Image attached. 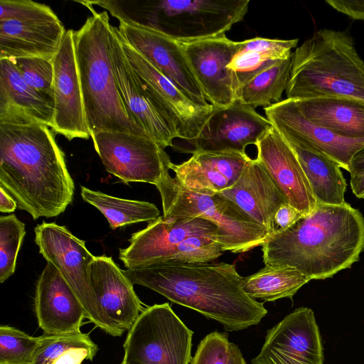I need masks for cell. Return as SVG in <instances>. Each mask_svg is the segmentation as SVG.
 <instances>
[{
  "label": "cell",
  "mask_w": 364,
  "mask_h": 364,
  "mask_svg": "<svg viewBox=\"0 0 364 364\" xmlns=\"http://www.w3.org/2000/svg\"><path fill=\"white\" fill-rule=\"evenodd\" d=\"M0 188L34 220L63 213L75 185L48 127L20 115L0 117Z\"/></svg>",
  "instance_id": "1"
},
{
  "label": "cell",
  "mask_w": 364,
  "mask_h": 364,
  "mask_svg": "<svg viewBox=\"0 0 364 364\" xmlns=\"http://www.w3.org/2000/svg\"><path fill=\"white\" fill-rule=\"evenodd\" d=\"M133 284L147 287L173 303L196 311L237 331L259 324L267 315L263 302L242 289L233 264L165 262L123 270Z\"/></svg>",
  "instance_id": "2"
},
{
  "label": "cell",
  "mask_w": 364,
  "mask_h": 364,
  "mask_svg": "<svg viewBox=\"0 0 364 364\" xmlns=\"http://www.w3.org/2000/svg\"><path fill=\"white\" fill-rule=\"evenodd\" d=\"M364 250V218L346 202L317 204L262 245L265 265L293 267L311 279L332 277L358 261Z\"/></svg>",
  "instance_id": "3"
},
{
  "label": "cell",
  "mask_w": 364,
  "mask_h": 364,
  "mask_svg": "<svg viewBox=\"0 0 364 364\" xmlns=\"http://www.w3.org/2000/svg\"><path fill=\"white\" fill-rule=\"evenodd\" d=\"M80 3L92 14L79 30L74 31L76 63L90 136L101 132L149 136L130 121L120 98L113 70L112 26L107 12L97 13L85 1Z\"/></svg>",
  "instance_id": "4"
},
{
  "label": "cell",
  "mask_w": 364,
  "mask_h": 364,
  "mask_svg": "<svg viewBox=\"0 0 364 364\" xmlns=\"http://www.w3.org/2000/svg\"><path fill=\"white\" fill-rule=\"evenodd\" d=\"M287 99L348 97L364 101V60L346 31H315L292 53Z\"/></svg>",
  "instance_id": "5"
},
{
  "label": "cell",
  "mask_w": 364,
  "mask_h": 364,
  "mask_svg": "<svg viewBox=\"0 0 364 364\" xmlns=\"http://www.w3.org/2000/svg\"><path fill=\"white\" fill-rule=\"evenodd\" d=\"M92 1L119 21H132L156 30L178 42L225 34L241 21L250 0H161L129 2Z\"/></svg>",
  "instance_id": "6"
},
{
  "label": "cell",
  "mask_w": 364,
  "mask_h": 364,
  "mask_svg": "<svg viewBox=\"0 0 364 364\" xmlns=\"http://www.w3.org/2000/svg\"><path fill=\"white\" fill-rule=\"evenodd\" d=\"M129 245L119 250V258L127 269L171 262H209L223 252L219 228L200 218H164L132 234Z\"/></svg>",
  "instance_id": "7"
},
{
  "label": "cell",
  "mask_w": 364,
  "mask_h": 364,
  "mask_svg": "<svg viewBox=\"0 0 364 364\" xmlns=\"http://www.w3.org/2000/svg\"><path fill=\"white\" fill-rule=\"evenodd\" d=\"M166 168L156 185L164 218H200L219 228V243L223 252H247L262 245L270 235L262 227L218 193L203 194L182 186Z\"/></svg>",
  "instance_id": "8"
},
{
  "label": "cell",
  "mask_w": 364,
  "mask_h": 364,
  "mask_svg": "<svg viewBox=\"0 0 364 364\" xmlns=\"http://www.w3.org/2000/svg\"><path fill=\"white\" fill-rule=\"evenodd\" d=\"M193 334L168 303L148 306L128 331L122 364H189Z\"/></svg>",
  "instance_id": "9"
},
{
  "label": "cell",
  "mask_w": 364,
  "mask_h": 364,
  "mask_svg": "<svg viewBox=\"0 0 364 364\" xmlns=\"http://www.w3.org/2000/svg\"><path fill=\"white\" fill-rule=\"evenodd\" d=\"M34 232L39 253L60 272L80 301L86 318L109 334L88 274V267L95 256L87 249L85 241L55 223L43 222L36 225Z\"/></svg>",
  "instance_id": "10"
},
{
  "label": "cell",
  "mask_w": 364,
  "mask_h": 364,
  "mask_svg": "<svg viewBox=\"0 0 364 364\" xmlns=\"http://www.w3.org/2000/svg\"><path fill=\"white\" fill-rule=\"evenodd\" d=\"M112 58L120 98L130 121L161 147L173 146L178 129L149 85L130 65L117 27L112 26Z\"/></svg>",
  "instance_id": "11"
},
{
  "label": "cell",
  "mask_w": 364,
  "mask_h": 364,
  "mask_svg": "<svg viewBox=\"0 0 364 364\" xmlns=\"http://www.w3.org/2000/svg\"><path fill=\"white\" fill-rule=\"evenodd\" d=\"M91 138L106 171L125 183L156 186L171 162L164 149L149 136L101 132Z\"/></svg>",
  "instance_id": "12"
},
{
  "label": "cell",
  "mask_w": 364,
  "mask_h": 364,
  "mask_svg": "<svg viewBox=\"0 0 364 364\" xmlns=\"http://www.w3.org/2000/svg\"><path fill=\"white\" fill-rule=\"evenodd\" d=\"M252 364H323L318 326L314 311L300 307L269 329Z\"/></svg>",
  "instance_id": "13"
},
{
  "label": "cell",
  "mask_w": 364,
  "mask_h": 364,
  "mask_svg": "<svg viewBox=\"0 0 364 364\" xmlns=\"http://www.w3.org/2000/svg\"><path fill=\"white\" fill-rule=\"evenodd\" d=\"M118 31L127 44L143 55L194 103L207 102L188 65L181 43L151 28L119 21Z\"/></svg>",
  "instance_id": "14"
},
{
  "label": "cell",
  "mask_w": 364,
  "mask_h": 364,
  "mask_svg": "<svg viewBox=\"0 0 364 364\" xmlns=\"http://www.w3.org/2000/svg\"><path fill=\"white\" fill-rule=\"evenodd\" d=\"M272 127L255 108L238 100L227 107H214L199 135L188 142L194 151H238L256 145Z\"/></svg>",
  "instance_id": "15"
},
{
  "label": "cell",
  "mask_w": 364,
  "mask_h": 364,
  "mask_svg": "<svg viewBox=\"0 0 364 364\" xmlns=\"http://www.w3.org/2000/svg\"><path fill=\"white\" fill-rule=\"evenodd\" d=\"M180 43L207 102L223 107L236 101L233 75L228 65L237 50L238 41L223 34Z\"/></svg>",
  "instance_id": "16"
},
{
  "label": "cell",
  "mask_w": 364,
  "mask_h": 364,
  "mask_svg": "<svg viewBox=\"0 0 364 364\" xmlns=\"http://www.w3.org/2000/svg\"><path fill=\"white\" fill-rule=\"evenodd\" d=\"M92 288L109 335L129 331L144 311L133 284L111 257H95L88 267Z\"/></svg>",
  "instance_id": "17"
},
{
  "label": "cell",
  "mask_w": 364,
  "mask_h": 364,
  "mask_svg": "<svg viewBox=\"0 0 364 364\" xmlns=\"http://www.w3.org/2000/svg\"><path fill=\"white\" fill-rule=\"evenodd\" d=\"M54 68V115L52 129L67 139H87V127L79 79L74 31H66L53 59Z\"/></svg>",
  "instance_id": "18"
},
{
  "label": "cell",
  "mask_w": 364,
  "mask_h": 364,
  "mask_svg": "<svg viewBox=\"0 0 364 364\" xmlns=\"http://www.w3.org/2000/svg\"><path fill=\"white\" fill-rule=\"evenodd\" d=\"M257 157L287 202L306 215L316 206L309 181L289 143L273 125L256 144Z\"/></svg>",
  "instance_id": "19"
},
{
  "label": "cell",
  "mask_w": 364,
  "mask_h": 364,
  "mask_svg": "<svg viewBox=\"0 0 364 364\" xmlns=\"http://www.w3.org/2000/svg\"><path fill=\"white\" fill-rule=\"evenodd\" d=\"M264 112L279 132L327 156L348 171L352 157L364 146V139L343 138L313 124L292 100L285 99L265 107Z\"/></svg>",
  "instance_id": "20"
},
{
  "label": "cell",
  "mask_w": 364,
  "mask_h": 364,
  "mask_svg": "<svg viewBox=\"0 0 364 364\" xmlns=\"http://www.w3.org/2000/svg\"><path fill=\"white\" fill-rule=\"evenodd\" d=\"M120 39L130 65L152 89L176 124L179 139L186 142L196 139L210 115L213 106L205 107L194 103L121 36Z\"/></svg>",
  "instance_id": "21"
},
{
  "label": "cell",
  "mask_w": 364,
  "mask_h": 364,
  "mask_svg": "<svg viewBox=\"0 0 364 364\" xmlns=\"http://www.w3.org/2000/svg\"><path fill=\"white\" fill-rule=\"evenodd\" d=\"M34 309L38 326L46 334L80 331L86 318L78 298L50 262H47L37 281Z\"/></svg>",
  "instance_id": "22"
},
{
  "label": "cell",
  "mask_w": 364,
  "mask_h": 364,
  "mask_svg": "<svg viewBox=\"0 0 364 364\" xmlns=\"http://www.w3.org/2000/svg\"><path fill=\"white\" fill-rule=\"evenodd\" d=\"M187 161L168 168L185 188L213 195L220 193L237 181L251 159L238 151H194Z\"/></svg>",
  "instance_id": "23"
},
{
  "label": "cell",
  "mask_w": 364,
  "mask_h": 364,
  "mask_svg": "<svg viewBox=\"0 0 364 364\" xmlns=\"http://www.w3.org/2000/svg\"><path fill=\"white\" fill-rule=\"evenodd\" d=\"M218 194L264 228L270 235L274 233V214L287 202L256 159H251L232 186Z\"/></svg>",
  "instance_id": "24"
},
{
  "label": "cell",
  "mask_w": 364,
  "mask_h": 364,
  "mask_svg": "<svg viewBox=\"0 0 364 364\" xmlns=\"http://www.w3.org/2000/svg\"><path fill=\"white\" fill-rule=\"evenodd\" d=\"M65 32L59 18L0 21V58L53 60Z\"/></svg>",
  "instance_id": "25"
},
{
  "label": "cell",
  "mask_w": 364,
  "mask_h": 364,
  "mask_svg": "<svg viewBox=\"0 0 364 364\" xmlns=\"http://www.w3.org/2000/svg\"><path fill=\"white\" fill-rule=\"evenodd\" d=\"M294 101L313 124L343 138L364 139V101L336 96Z\"/></svg>",
  "instance_id": "26"
},
{
  "label": "cell",
  "mask_w": 364,
  "mask_h": 364,
  "mask_svg": "<svg viewBox=\"0 0 364 364\" xmlns=\"http://www.w3.org/2000/svg\"><path fill=\"white\" fill-rule=\"evenodd\" d=\"M30 117L52 128L54 104L28 85L14 63L0 58V116Z\"/></svg>",
  "instance_id": "27"
},
{
  "label": "cell",
  "mask_w": 364,
  "mask_h": 364,
  "mask_svg": "<svg viewBox=\"0 0 364 364\" xmlns=\"http://www.w3.org/2000/svg\"><path fill=\"white\" fill-rule=\"evenodd\" d=\"M281 134L295 152L317 204H344L346 182L341 167L327 156L285 134Z\"/></svg>",
  "instance_id": "28"
},
{
  "label": "cell",
  "mask_w": 364,
  "mask_h": 364,
  "mask_svg": "<svg viewBox=\"0 0 364 364\" xmlns=\"http://www.w3.org/2000/svg\"><path fill=\"white\" fill-rule=\"evenodd\" d=\"M298 39H272L256 37L238 41L237 50L228 65L231 71L235 95L241 86L270 63L289 58Z\"/></svg>",
  "instance_id": "29"
},
{
  "label": "cell",
  "mask_w": 364,
  "mask_h": 364,
  "mask_svg": "<svg viewBox=\"0 0 364 364\" xmlns=\"http://www.w3.org/2000/svg\"><path fill=\"white\" fill-rule=\"evenodd\" d=\"M311 279L297 269L282 265H265L258 272L243 277V291L254 299L274 301L291 298Z\"/></svg>",
  "instance_id": "30"
},
{
  "label": "cell",
  "mask_w": 364,
  "mask_h": 364,
  "mask_svg": "<svg viewBox=\"0 0 364 364\" xmlns=\"http://www.w3.org/2000/svg\"><path fill=\"white\" fill-rule=\"evenodd\" d=\"M291 65L292 54L263 68L241 86L236 100L254 108H265L279 102L287 87Z\"/></svg>",
  "instance_id": "31"
},
{
  "label": "cell",
  "mask_w": 364,
  "mask_h": 364,
  "mask_svg": "<svg viewBox=\"0 0 364 364\" xmlns=\"http://www.w3.org/2000/svg\"><path fill=\"white\" fill-rule=\"evenodd\" d=\"M99 348L81 331L38 336L33 364H82L92 360Z\"/></svg>",
  "instance_id": "32"
},
{
  "label": "cell",
  "mask_w": 364,
  "mask_h": 364,
  "mask_svg": "<svg viewBox=\"0 0 364 364\" xmlns=\"http://www.w3.org/2000/svg\"><path fill=\"white\" fill-rule=\"evenodd\" d=\"M81 196L104 215L112 230L139 222L149 223L161 216L149 202L117 198L85 186H81Z\"/></svg>",
  "instance_id": "33"
},
{
  "label": "cell",
  "mask_w": 364,
  "mask_h": 364,
  "mask_svg": "<svg viewBox=\"0 0 364 364\" xmlns=\"http://www.w3.org/2000/svg\"><path fill=\"white\" fill-rule=\"evenodd\" d=\"M26 234L25 224L14 214L0 217V282L15 272L19 249Z\"/></svg>",
  "instance_id": "34"
},
{
  "label": "cell",
  "mask_w": 364,
  "mask_h": 364,
  "mask_svg": "<svg viewBox=\"0 0 364 364\" xmlns=\"http://www.w3.org/2000/svg\"><path fill=\"white\" fill-rule=\"evenodd\" d=\"M38 337L8 325L0 326V364H33Z\"/></svg>",
  "instance_id": "35"
},
{
  "label": "cell",
  "mask_w": 364,
  "mask_h": 364,
  "mask_svg": "<svg viewBox=\"0 0 364 364\" xmlns=\"http://www.w3.org/2000/svg\"><path fill=\"white\" fill-rule=\"evenodd\" d=\"M31 87L54 104V68L53 60L43 58L10 59Z\"/></svg>",
  "instance_id": "36"
},
{
  "label": "cell",
  "mask_w": 364,
  "mask_h": 364,
  "mask_svg": "<svg viewBox=\"0 0 364 364\" xmlns=\"http://www.w3.org/2000/svg\"><path fill=\"white\" fill-rule=\"evenodd\" d=\"M0 21L56 20L47 5L31 0H0Z\"/></svg>",
  "instance_id": "37"
},
{
  "label": "cell",
  "mask_w": 364,
  "mask_h": 364,
  "mask_svg": "<svg viewBox=\"0 0 364 364\" xmlns=\"http://www.w3.org/2000/svg\"><path fill=\"white\" fill-rule=\"evenodd\" d=\"M230 344L226 332L208 334L198 344L191 364H228Z\"/></svg>",
  "instance_id": "38"
},
{
  "label": "cell",
  "mask_w": 364,
  "mask_h": 364,
  "mask_svg": "<svg viewBox=\"0 0 364 364\" xmlns=\"http://www.w3.org/2000/svg\"><path fill=\"white\" fill-rule=\"evenodd\" d=\"M303 216V214L287 202L282 203L274 214V233L289 228Z\"/></svg>",
  "instance_id": "39"
},
{
  "label": "cell",
  "mask_w": 364,
  "mask_h": 364,
  "mask_svg": "<svg viewBox=\"0 0 364 364\" xmlns=\"http://www.w3.org/2000/svg\"><path fill=\"white\" fill-rule=\"evenodd\" d=\"M326 3L352 19L364 21V1L326 0Z\"/></svg>",
  "instance_id": "40"
},
{
  "label": "cell",
  "mask_w": 364,
  "mask_h": 364,
  "mask_svg": "<svg viewBox=\"0 0 364 364\" xmlns=\"http://www.w3.org/2000/svg\"><path fill=\"white\" fill-rule=\"evenodd\" d=\"M350 176H358L364 173V146L352 157L349 171Z\"/></svg>",
  "instance_id": "41"
},
{
  "label": "cell",
  "mask_w": 364,
  "mask_h": 364,
  "mask_svg": "<svg viewBox=\"0 0 364 364\" xmlns=\"http://www.w3.org/2000/svg\"><path fill=\"white\" fill-rule=\"evenodd\" d=\"M17 207L14 199L3 188H0V212L13 213Z\"/></svg>",
  "instance_id": "42"
},
{
  "label": "cell",
  "mask_w": 364,
  "mask_h": 364,
  "mask_svg": "<svg viewBox=\"0 0 364 364\" xmlns=\"http://www.w3.org/2000/svg\"><path fill=\"white\" fill-rule=\"evenodd\" d=\"M350 188L354 195L358 198H364V173L350 176Z\"/></svg>",
  "instance_id": "43"
},
{
  "label": "cell",
  "mask_w": 364,
  "mask_h": 364,
  "mask_svg": "<svg viewBox=\"0 0 364 364\" xmlns=\"http://www.w3.org/2000/svg\"><path fill=\"white\" fill-rule=\"evenodd\" d=\"M228 364H246L240 348L233 343L230 344Z\"/></svg>",
  "instance_id": "44"
},
{
  "label": "cell",
  "mask_w": 364,
  "mask_h": 364,
  "mask_svg": "<svg viewBox=\"0 0 364 364\" xmlns=\"http://www.w3.org/2000/svg\"><path fill=\"white\" fill-rule=\"evenodd\" d=\"M122 364V363H121Z\"/></svg>",
  "instance_id": "45"
}]
</instances>
